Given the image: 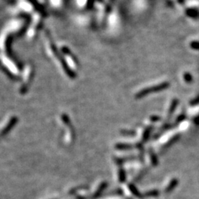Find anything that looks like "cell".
<instances>
[{"label":"cell","mask_w":199,"mask_h":199,"mask_svg":"<svg viewBox=\"0 0 199 199\" xmlns=\"http://www.w3.org/2000/svg\"><path fill=\"white\" fill-rule=\"evenodd\" d=\"M128 187H129L130 190H131V192H132L133 194H134V195L136 197H139V198H141V194L139 193V192L138 191L137 189L136 188V187L134 185H133L132 184H130L129 185H128Z\"/></svg>","instance_id":"obj_1"},{"label":"cell","mask_w":199,"mask_h":199,"mask_svg":"<svg viewBox=\"0 0 199 199\" xmlns=\"http://www.w3.org/2000/svg\"><path fill=\"white\" fill-rule=\"evenodd\" d=\"M116 147L118 150H128L131 147V145L127 144H118L116 145Z\"/></svg>","instance_id":"obj_3"},{"label":"cell","mask_w":199,"mask_h":199,"mask_svg":"<svg viewBox=\"0 0 199 199\" xmlns=\"http://www.w3.org/2000/svg\"><path fill=\"white\" fill-rule=\"evenodd\" d=\"M150 129H147V130H146L145 134H144V136H143V138H144V139H147V138L148 137V136H149V134H150Z\"/></svg>","instance_id":"obj_6"},{"label":"cell","mask_w":199,"mask_h":199,"mask_svg":"<svg viewBox=\"0 0 199 199\" xmlns=\"http://www.w3.org/2000/svg\"><path fill=\"white\" fill-rule=\"evenodd\" d=\"M159 195V192L157 190H152L145 193V196L147 197H156Z\"/></svg>","instance_id":"obj_4"},{"label":"cell","mask_w":199,"mask_h":199,"mask_svg":"<svg viewBox=\"0 0 199 199\" xmlns=\"http://www.w3.org/2000/svg\"><path fill=\"white\" fill-rule=\"evenodd\" d=\"M151 158H152V162H153V164H156V165L157 159H156V156H155V155H154V154H152V155H151Z\"/></svg>","instance_id":"obj_7"},{"label":"cell","mask_w":199,"mask_h":199,"mask_svg":"<svg viewBox=\"0 0 199 199\" xmlns=\"http://www.w3.org/2000/svg\"><path fill=\"white\" fill-rule=\"evenodd\" d=\"M177 184H178V180H177V179H173V180L171 181V182L170 183L169 186H168V187H167L166 190H165V191H166L167 192H171V190H173V189H174L175 187H176Z\"/></svg>","instance_id":"obj_2"},{"label":"cell","mask_w":199,"mask_h":199,"mask_svg":"<svg viewBox=\"0 0 199 199\" xmlns=\"http://www.w3.org/2000/svg\"><path fill=\"white\" fill-rule=\"evenodd\" d=\"M119 178H120V179H119L120 181H122V182H123V181H125V180H126V173H125V171H123V170H120V173H119Z\"/></svg>","instance_id":"obj_5"}]
</instances>
